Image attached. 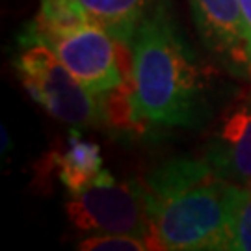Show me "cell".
I'll use <instances>...</instances> for the list:
<instances>
[{
  "mask_svg": "<svg viewBox=\"0 0 251 251\" xmlns=\"http://www.w3.org/2000/svg\"><path fill=\"white\" fill-rule=\"evenodd\" d=\"M144 186L160 250H229L248 190L216 175L206 158H173L151 171Z\"/></svg>",
  "mask_w": 251,
  "mask_h": 251,
  "instance_id": "6da1fadb",
  "label": "cell"
},
{
  "mask_svg": "<svg viewBox=\"0 0 251 251\" xmlns=\"http://www.w3.org/2000/svg\"><path fill=\"white\" fill-rule=\"evenodd\" d=\"M128 47L140 123L198 125L205 116L203 76L171 25L166 4L138 25Z\"/></svg>",
  "mask_w": 251,
  "mask_h": 251,
  "instance_id": "7a4b0ae2",
  "label": "cell"
},
{
  "mask_svg": "<svg viewBox=\"0 0 251 251\" xmlns=\"http://www.w3.org/2000/svg\"><path fill=\"white\" fill-rule=\"evenodd\" d=\"M15 69L28 95L58 121L73 128L106 125L100 95L76 80L49 47L21 43Z\"/></svg>",
  "mask_w": 251,
  "mask_h": 251,
  "instance_id": "3957f363",
  "label": "cell"
},
{
  "mask_svg": "<svg viewBox=\"0 0 251 251\" xmlns=\"http://www.w3.org/2000/svg\"><path fill=\"white\" fill-rule=\"evenodd\" d=\"M67 218L78 231L93 234H132L160 250L152 229L145 186L136 180L117 182L102 170L84 190L65 203Z\"/></svg>",
  "mask_w": 251,
  "mask_h": 251,
  "instance_id": "277c9868",
  "label": "cell"
},
{
  "mask_svg": "<svg viewBox=\"0 0 251 251\" xmlns=\"http://www.w3.org/2000/svg\"><path fill=\"white\" fill-rule=\"evenodd\" d=\"M28 41L49 47L73 76L95 95L119 88L125 80L132 78L130 47L117 41L93 21H86L62 34L19 39V43Z\"/></svg>",
  "mask_w": 251,
  "mask_h": 251,
  "instance_id": "5b68a950",
  "label": "cell"
},
{
  "mask_svg": "<svg viewBox=\"0 0 251 251\" xmlns=\"http://www.w3.org/2000/svg\"><path fill=\"white\" fill-rule=\"evenodd\" d=\"M205 47L227 71L251 80V30L238 0H190Z\"/></svg>",
  "mask_w": 251,
  "mask_h": 251,
  "instance_id": "8992f818",
  "label": "cell"
},
{
  "mask_svg": "<svg viewBox=\"0 0 251 251\" xmlns=\"http://www.w3.org/2000/svg\"><path fill=\"white\" fill-rule=\"evenodd\" d=\"M205 158L224 179L242 186L251 179V90L244 91L220 116Z\"/></svg>",
  "mask_w": 251,
  "mask_h": 251,
  "instance_id": "52a82bcc",
  "label": "cell"
},
{
  "mask_svg": "<svg viewBox=\"0 0 251 251\" xmlns=\"http://www.w3.org/2000/svg\"><path fill=\"white\" fill-rule=\"evenodd\" d=\"M49 164L56 171L60 182L69 190V194L84 190L104 170L100 147L84 140L80 128H73L67 136V145L62 151H52L49 156Z\"/></svg>",
  "mask_w": 251,
  "mask_h": 251,
  "instance_id": "ba28073f",
  "label": "cell"
},
{
  "mask_svg": "<svg viewBox=\"0 0 251 251\" xmlns=\"http://www.w3.org/2000/svg\"><path fill=\"white\" fill-rule=\"evenodd\" d=\"M90 21L108 30L121 43H130L138 25L166 0H73Z\"/></svg>",
  "mask_w": 251,
  "mask_h": 251,
  "instance_id": "9c48e42d",
  "label": "cell"
},
{
  "mask_svg": "<svg viewBox=\"0 0 251 251\" xmlns=\"http://www.w3.org/2000/svg\"><path fill=\"white\" fill-rule=\"evenodd\" d=\"M86 21H90L88 15L73 0H41L39 13L25 28L19 39H37L43 36L62 34L80 26Z\"/></svg>",
  "mask_w": 251,
  "mask_h": 251,
  "instance_id": "30bf717a",
  "label": "cell"
},
{
  "mask_svg": "<svg viewBox=\"0 0 251 251\" xmlns=\"http://www.w3.org/2000/svg\"><path fill=\"white\" fill-rule=\"evenodd\" d=\"M84 251H147L151 244L132 234H93L78 244Z\"/></svg>",
  "mask_w": 251,
  "mask_h": 251,
  "instance_id": "8fae6325",
  "label": "cell"
},
{
  "mask_svg": "<svg viewBox=\"0 0 251 251\" xmlns=\"http://www.w3.org/2000/svg\"><path fill=\"white\" fill-rule=\"evenodd\" d=\"M229 250L233 251H251V196L244 198L242 205L236 212L233 225V234H231V242Z\"/></svg>",
  "mask_w": 251,
  "mask_h": 251,
  "instance_id": "7c38bea8",
  "label": "cell"
},
{
  "mask_svg": "<svg viewBox=\"0 0 251 251\" xmlns=\"http://www.w3.org/2000/svg\"><path fill=\"white\" fill-rule=\"evenodd\" d=\"M238 2H240V6H242L244 17H246L248 25H250V30H251V0H238Z\"/></svg>",
  "mask_w": 251,
  "mask_h": 251,
  "instance_id": "4fadbf2b",
  "label": "cell"
},
{
  "mask_svg": "<svg viewBox=\"0 0 251 251\" xmlns=\"http://www.w3.org/2000/svg\"><path fill=\"white\" fill-rule=\"evenodd\" d=\"M244 188L250 192V196H251V179H248L246 182H244Z\"/></svg>",
  "mask_w": 251,
  "mask_h": 251,
  "instance_id": "5bb4252c",
  "label": "cell"
}]
</instances>
